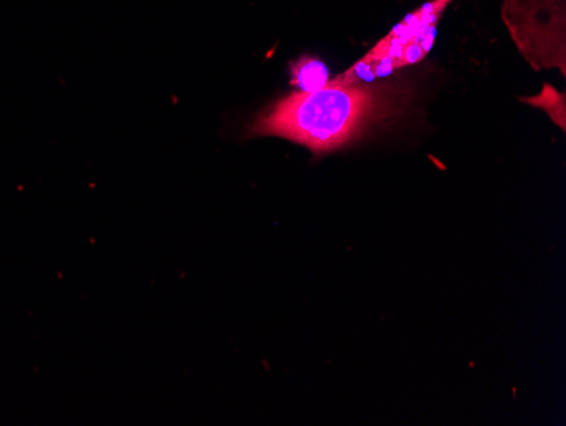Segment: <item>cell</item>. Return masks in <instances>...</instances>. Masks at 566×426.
<instances>
[{
  "label": "cell",
  "mask_w": 566,
  "mask_h": 426,
  "mask_svg": "<svg viewBox=\"0 0 566 426\" xmlns=\"http://www.w3.org/2000/svg\"><path fill=\"white\" fill-rule=\"evenodd\" d=\"M523 103L531 104V106L539 107L545 111L553 123L558 124L562 132H565L566 123V104L565 94L553 89L552 85L546 84L543 87L542 94L534 95V97L521 98Z\"/></svg>",
  "instance_id": "5"
},
{
  "label": "cell",
  "mask_w": 566,
  "mask_h": 426,
  "mask_svg": "<svg viewBox=\"0 0 566 426\" xmlns=\"http://www.w3.org/2000/svg\"><path fill=\"white\" fill-rule=\"evenodd\" d=\"M453 0H429L418 11L410 12L377 46L336 82L368 84L394 70L415 65L424 60L434 43L436 27Z\"/></svg>",
  "instance_id": "2"
},
{
  "label": "cell",
  "mask_w": 566,
  "mask_h": 426,
  "mask_svg": "<svg viewBox=\"0 0 566 426\" xmlns=\"http://www.w3.org/2000/svg\"><path fill=\"white\" fill-rule=\"evenodd\" d=\"M406 91L394 85L329 82L316 92H295L260 114L248 138L289 139L314 154H331L402 113Z\"/></svg>",
  "instance_id": "1"
},
{
  "label": "cell",
  "mask_w": 566,
  "mask_h": 426,
  "mask_svg": "<svg viewBox=\"0 0 566 426\" xmlns=\"http://www.w3.org/2000/svg\"><path fill=\"white\" fill-rule=\"evenodd\" d=\"M502 21L524 59L534 66H558L565 75V0H504Z\"/></svg>",
  "instance_id": "3"
},
{
  "label": "cell",
  "mask_w": 566,
  "mask_h": 426,
  "mask_svg": "<svg viewBox=\"0 0 566 426\" xmlns=\"http://www.w3.org/2000/svg\"><path fill=\"white\" fill-rule=\"evenodd\" d=\"M292 84L298 92H316L329 84V70L313 56H304L292 63Z\"/></svg>",
  "instance_id": "4"
}]
</instances>
